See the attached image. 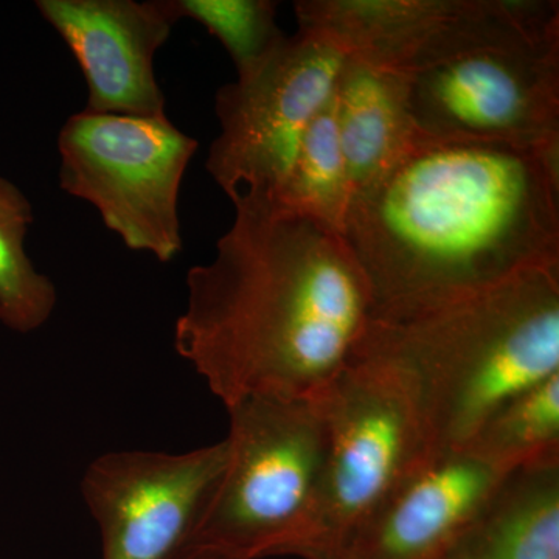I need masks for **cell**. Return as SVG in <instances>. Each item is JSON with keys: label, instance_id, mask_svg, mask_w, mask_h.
Instances as JSON below:
<instances>
[{"label": "cell", "instance_id": "6da1fadb", "mask_svg": "<svg viewBox=\"0 0 559 559\" xmlns=\"http://www.w3.org/2000/svg\"><path fill=\"white\" fill-rule=\"evenodd\" d=\"M341 235L385 322L559 266V146L419 135L353 194Z\"/></svg>", "mask_w": 559, "mask_h": 559}, {"label": "cell", "instance_id": "277c9868", "mask_svg": "<svg viewBox=\"0 0 559 559\" xmlns=\"http://www.w3.org/2000/svg\"><path fill=\"white\" fill-rule=\"evenodd\" d=\"M403 75L423 138L559 146V3L460 0Z\"/></svg>", "mask_w": 559, "mask_h": 559}, {"label": "cell", "instance_id": "30bf717a", "mask_svg": "<svg viewBox=\"0 0 559 559\" xmlns=\"http://www.w3.org/2000/svg\"><path fill=\"white\" fill-rule=\"evenodd\" d=\"M87 84L90 112L167 116L154 57L176 24L168 0H38Z\"/></svg>", "mask_w": 559, "mask_h": 559}, {"label": "cell", "instance_id": "5bb4252c", "mask_svg": "<svg viewBox=\"0 0 559 559\" xmlns=\"http://www.w3.org/2000/svg\"><path fill=\"white\" fill-rule=\"evenodd\" d=\"M444 559H559V460L507 474Z\"/></svg>", "mask_w": 559, "mask_h": 559}, {"label": "cell", "instance_id": "2e32d148", "mask_svg": "<svg viewBox=\"0 0 559 559\" xmlns=\"http://www.w3.org/2000/svg\"><path fill=\"white\" fill-rule=\"evenodd\" d=\"M465 448L507 473L559 460V373L503 404Z\"/></svg>", "mask_w": 559, "mask_h": 559}, {"label": "cell", "instance_id": "e0dca14e", "mask_svg": "<svg viewBox=\"0 0 559 559\" xmlns=\"http://www.w3.org/2000/svg\"><path fill=\"white\" fill-rule=\"evenodd\" d=\"M271 194L286 207L341 234L353 193L337 135L333 97L305 131L288 175Z\"/></svg>", "mask_w": 559, "mask_h": 559}, {"label": "cell", "instance_id": "5b68a950", "mask_svg": "<svg viewBox=\"0 0 559 559\" xmlns=\"http://www.w3.org/2000/svg\"><path fill=\"white\" fill-rule=\"evenodd\" d=\"M226 409V468L187 544L238 559L286 557L322 488L329 454L322 401L249 396Z\"/></svg>", "mask_w": 559, "mask_h": 559}, {"label": "cell", "instance_id": "9c48e42d", "mask_svg": "<svg viewBox=\"0 0 559 559\" xmlns=\"http://www.w3.org/2000/svg\"><path fill=\"white\" fill-rule=\"evenodd\" d=\"M226 440L186 452L123 451L95 459L81 491L102 535L103 559H171L221 479Z\"/></svg>", "mask_w": 559, "mask_h": 559}, {"label": "cell", "instance_id": "52a82bcc", "mask_svg": "<svg viewBox=\"0 0 559 559\" xmlns=\"http://www.w3.org/2000/svg\"><path fill=\"white\" fill-rule=\"evenodd\" d=\"M198 146L167 116L81 110L58 138L60 186L94 205L127 248L168 263L182 252L180 186Z\"/></svg>", "mask_w": 559, "mask_h": 559}, {"label": "cell", "instance_id": "8fae6325", "mask_svg": "<svg viewBox=\"0 0 559 559\" xmlns=\"http://www.w3.org/2000/svg\"><path fill=\"white\" fill-rule=\"evenodd\" d=\"M468 448L433 452L374 514L345 559H444L507 477Z\"/></svg>", "mask_w": 559, "mask_h": 559}, {"label": "cell", "instance_id": "7a4b0ae2", "mask_svg": "<svg viewBox=\"0 0 559 559\" xmlns=\"http://www.w3.org/2000/svg\"><path fill=\"white\" fill-rule=\"evenodd\" d=\"M216 255L187 274L175 348L229 407L249 396L318 399L369 329L367 280L340 231L242 191Z\"/></svg>", "mask_w": 559, "mask_h": 559}, {"label": "cell", "instance_id": "ba28073f", "mask_svg": "<svg viewBox=\"0 0 559 559\" xmlns=\"http://www.w3.org/2000/svg\"><path fill=\"white\" fill-rule=\"evenodd\" d=\"M344 61L340 47L299 31L255 75L216 92L221 132L205 168L231 202L242 191L280 189Z\"/></svg>", "mask_w": 559, "mask_h": 559}, {"label": "cell", "instance_id": "7c38bea8", "mask_svg": "<svg viewBox=\"0 0 559 559\" xmlns=\"http://www.w3.org/2000/svg\"><path fill=\"white\" fill-rule=\"evenodd\" d=\"M333 103L355 194L389 171L419 138L409 112L406 76L345 55Z\"/></svg>", "mask_w": 559, "mask_h": 559}, {"label": "cell", "instance_id": "d6986e66", "mask_svg": "<svg viewBox=\"0 0 559 559\" xmlns=\"http://www.w3.org/2000/svg\"><path fill=\"white\" fill-rule=\"evenodd\" d=\"M171 559H238L224 551L210 549V547L186 544Z\"/></svg>", "mask_w": 559, "mask_h": 559}, {"label": "cell", "instance_id": "4fadbf2b", "mask_svg": "<svg viewBox=\"0 0 559 559\" xmlns=\"http://www.w3.org/2000/svg\"><path fill=\"white\" fill-rule=\"evenodd\" d=\"M459 0H299V31L333 43L347 57L403 72Z\"/></svg>", "mask_w": 559, "mask_h": 559}, {"label": "cell", "instance_id": "9a60e30c", "mask_svg": "<svg viewBox=\"0 0 559 559\" xmlns=\"http://www.w3.org/2000/svg\"><path fill=\"white\" fill-rule=\"evenodd\" d=\"M33 207L24 191L0 176V322L28 334L46 325L57 308L55 283L33 266L25 237Z\"/></svg>", "mask_w": 559, "mask_h": 559}, {"label": "cell", "instance_id": "ac0fdd59", "mask_svg": "<svg viewBox=\"0 0 559 559\" xmlns=\"http://www.w3.org/2000/svg\"><path fill=\"white\" fill-rule=\"evenodd\" d=\"M176 22L191 20L223 44L238 80L255 75L288 36L277 25V3L271 0H168Z\"/></svg>", "mask_w": 559, "mask_h": 559}, {"label": "cell", "instance_id": "3957f363", "mask_svg": "<svg viewBox=\"0 0 559 559\" xmlns=\"http://www.w3.org/2000/svg\"><path fill=\"white\" fill-rule=\"evenodd\" d=\"M360 352L409 389L432 452L460 450L514 396L559 373V266L403 320H370Z\"/></svg>", "mask_w": 559, "mask_h": 559}, {"label": "cell", "instance_id": "8992f818", "mask_svg": "<svg viewBox=\"0 0 559 559\" xmlns=\"http://www.w3.org/2000/svg\"><path fill=\"white\" fill-rule=\"evenodd\" d=\"M329 454L316 509L286 557L345 559L390 496L433 454L409 389L384 360L356 349L319 395Z\"/></svg>", "mask_w": 559, "mask_h": 559}]
</instances>
